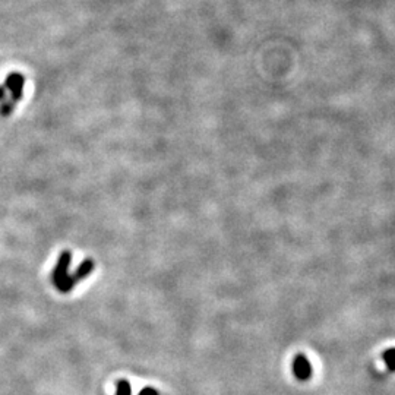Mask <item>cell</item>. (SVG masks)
Here are the masks:
<instances>
[{
  "mask_svg": "<svg viewBox=\"0 0 395 395\" xmlns=\"http://www.w3.org/2000/svg\"><path fill=\"white\" fill-rule=\"evenodd\" d=\"M72 261V253L69 251H63L59 256V261L51 272V281L58 285L69 274V265Z\"/></svg>",
  "mask_w": 395,
  "mask_h": 395,
  "instance_id": "obj_3",
  "label": "cell"
},
{
  "mask_svg": "<svg viewBox=\"0 0 395 395\" xmlns=\"http://www.w3.org/2000/svg\"><path fill=\"white\" fill-rule=\"evenodd\" d=\"M383 363H385L390 372H395V347H391L382 353Z\"/></svg>",
  "mask_w": 395,
  "mask_h": 395,
  "instance_id": "obj_6",
  "label": "cell"
},
{
  "mask_svg": "<svg viewBox=\"0 0 395 395\" xmlns=\"http://www.w3.org/2000/svg\"><path fill=\"white\" fill-rule=\"evenodd\" d=\"M8 99H6V90H5V87H0V101H6Z\"/></svg>",
  "mask_w": 395,
  "mask_h": 395,
  "instance_id": "obj_9",
  "label": "cell"
},
{
  "mask_svg": "<svg viewBox=\"0 0 395 395\" xmlns=\"http://www.w3.org/2000/svg\"><path fill=\"white\" fill-rule=\"evenodd\" d=\"M94 271V262L92 259H85L79 266H78V270L75 271L72 275L77 279V281L79 283L81 280L84 279H87V277Z\"/></svg>",
  "mask_w": 395,
  "mask_h": 395,
  "instance_id": "obj_4",
  "label": "cell"
},
{
  "mask_svg": "<svg viewBox=\"0 0 395 395\" xmlns=\"http://www.w3.org/2000/svg\"><path fill=\"white\" fill-rule=\"evenodd\" d=\"M24 77L21 73H10L5 81V90L10 94V101L14 104L23 99V88H24Z\"/></svg>",
  "mask_w": 395,
  "mask_h": 395,
  "instance_id": "obj_2",
  "label": "cell"
},
{
  "mask_svg": "<svg viewBox=\"0 0 395 395\" xmlns=\"http://www.w3.org/2000/svg\"><path fill=\"white\" fill-rule=\"evenodd\" d=\"M78 284V281H77V279H75L73 275H71V274H68L65 279H63L56 287H58V290L60 292V293H69L72 288Z\"/></svg>",
  "mask_w": 395,
  "mask_h": 395,
  "instance_id": "obj_5",
  "label": "cell"
},
{
  "mask_svg": "<svg viewBox=\"0 0 395 395\" xmlns=\"http://www.w3.org/2000/svg\"><path fill=\"white\" fill-rule=\"evenodd\" d=\"M140 395H160V392L151 387H146L140 392Z\"/></svg>",
  "mask_w": 395,
  "mask_h": 395,
  "instance_id": "obj_8",
  "label": "cell"
},
{
  "mask_svg": "<svg viewBox=\"0 0 395 395\" xmlns=\"http://www.w3.org/2000/svg\"><path fill=\"white\" fill-rule=\"evenodd\" d=\"M116 395H132V388L129 381L119 379L116 382Z\"/></svg>",
  "mask_w": 395,
  "mask_h": 395,
  "instance_id": "obj_7",
  "label": "cell"
},
{
  "mask_svg": "<svg viewBox=\"0 0 395 395\" xmlns=\"http://www.w3.org/2000/svg\"><path fill=\"white\" fill-rule=\"evenodd\" d=\"M293 375L296 379L307 382L314 377V366L312 363L305 355H297L293 360Z\"/></svg>",
  "mask_w": 395,
  "mask_h": 395,
  "instance_id": "obj_1",
  "label": "cell"
}]
</instances>
